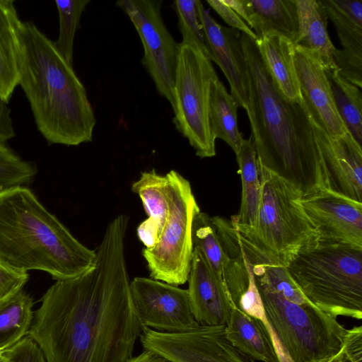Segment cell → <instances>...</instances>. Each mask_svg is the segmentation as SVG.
I'll return each mask as SVG.
<instances>
[{"label":"cell","instance_id":"6da1fadb","mask_svg":"<svg viewBox=\"0 0 362 362\" xmlns=\"http://www.w3.org/2000/svg\"><path fill=\"white\" fill-rule=\"evenodd\" d=\"M128 217L107 225L93 267L56 280L34 313L28 335L46 362H129L143 327L133 308L124 256Z\"/></svg>","mask_w":362,"mask_h":362},{"label":"cell","instance_id":"7a4b0ae2","mask_svg":"<svg viewBox=\"0 0 362 362\" xmlns=\"http://www.w3.org/2000/svg\"><path fill=\"white\" fill-rule=\"evenodd\" d=\"M248 79L246 112L259 165L303 197L327 189L310 116L303 98L287 100L274 83L255 40L241 33Z\"/></svg>","mask_w":362,"mask_h":362},{"label":"cell","instance_id":"3957f363","mask_svg":"<svg viewBox=\"0 0 362 362\" xmlns=\"http://www.w3.org/2000/svg\"><path fill=\"white\" fill-rule=\"evenodd\" d=\"M18 43V86L42 136L49 144L91 141L96 119L73 65L32 22L21 21Z\"/></svg>","mask_w":362,"mask_h":362},{"label":"cell","instance_id":"277c9868","mask_svg":"<svg viewBox=\"0 0 362 362\" xmlns=\"http://www.w3.org/2000/svg\"><path fill=\"white\" fill-rule=\"evenodd\" d=\"M95 255L27 187L0 192V260L6 265L25 272H46L61 280L86 272Z\"/></svg>","mask_w":362,"mask_h":362},{"label":"cell","instance_id":"5b68a950","mask_svg":"<svg viewBox=\"0 0 362 362\" xmlns=\"http://www.w3.org/2000/svg\"><path fill=\"white\" fill-rule=\"evenodd\" d=\"M258 166L261 199L255 225L244 226L230 221L252 265L287 267L300 253L319 244V235L302 206L301 193Z\"/></svg>","mask_w":362,"mask_h":362},{"label":"cell","instance_id":"8992f818","mask_svg":"<svg viewBox=\"0 0 362 362\" xmlns=\"http://www.w3.org/2000/svg\"><path fill=\"white\" fill-rule=\"evenodd\" d=\"M287 269L305 298L334 316L362 318V248L319 243Z\"/></svg>","mask_w":362,"mask_h":362},{"label":"cell","instance_id":"52a82bcc","mask_svg":"<svg viewBox=\"0 0 362 362\" xmlns=\"http://www.w3.org/2000/svg\"><path fill=\"white\" fill-rule=\"evenodd\" d=\"M264 313L292 362H319L337 353L347 329L313 304L284 298L256 281Z\"/></svg>","mask_w":362,"mask_h":362},{"label":"cell","instance_id":"ba28073f","mask_svg":"<svg viewBox=\"0 0 362 362\" xmlns=\"http://www.w3.org/2000/svg\"><path fill=\"white\" fill-rule=\"evenodd\" d=\"M211 62L197 47L180 42L174 83L173 122L199 158L216 155L209 124L211 86L218 79Z\"/></svg>","mask_w":362,"mask_h":362},{"label":"cell","instance_id":"9c48e42d","mask_svg":"<svg viewBox=\"0 0 362 362\" xmlns=\"http://www.w3.org/2000/svg\"><path fill=\"white\" fill-rule=\"evenodd\" d=\"M165 175L168 215L156 244L144 248L142 255L151 279L178 286L188 280L193 252L192 221L200 209L186 178L174 170Z\"/></svg>","mask_w":362,"mask_h":362},{"label":"cell","instance_id":"30bf717a","mask_svg":"<svg viewBox=\"0 0 362 362\" xmlns=\"http://www.w3.org/2000/svg\"><path fill=\"white\" fill-rule=\"evenodd\" d=\"M160 0H121L116 2L134 25L144 47L141 63L158 93L174 106V83L180 43L161 16Z\"/></svg>","mask_w":362,"mask_h":362},{"label":"cell","instance_id":"8fae6325","mask_svg":"<svg viewBox=\"0 0 362 362\" xmlns=\"http://www.w3.org/2000/svg\"><path fill=\"white\" fill-rule=\"evenodd\" d=\"M139 339L144 350L168 362H247L227 339L225 326L198 325L182 332L143 327Z\"/></svg>","mask_w":362,"mask_h":362},{"label":"cell","instance_id":"7c38bea8","mask_svg":"<svg viewBox=\"0 0 362 362\" xmlns=\"http://www.w3.org/2000/svg\"><path fill=\"white\" fill-rule=\"evenodd\" d=\"M130 297L143 327L182 332L199 325L193 317L187 289L151 278L135 277L130 281Z\"/></svg>","mask_w":362,"mask_h":362},{"label":"cell","instance_id":"4fadbf2b","mask_svg":"<svg viewBox=\"0 0 362 362\" xmlns=\"http://www.w3.org/2000/svg\"><path fill=\"white\" fill-rule=\"evenodd\" d=\"M310 121L327 189L362 203V146L348 132L330 136L311 117Z\"/></svg>","mask_w":362,"mask_h":362},{"label":"cell","instance_id":"5bb4252c","mask_svg":"<svg viewBox=\"0 0 362 362\" xmlns=\"http://www.w3.org/2000/svg\"><path fill=\"white\" fill-rule=\"evenodd\" d=\"M302 206L319 235V243L362 248V203L327 189L302 197Z\"/></svg>","mask_w":362,"mask_h":362},{"label":"cell","instance_id":"9a60e30c","mask_svg":"<svg viewBox=\"0 0 362 362\" xmlns=\"http://www.w3.org/2000/svg\"><path fill=\"white\" fill-rule=\"evenodd\" d=\"M197 6L211 62L216 63L225 75L237 105L246 110L248 79L240 32L218 24L201 1L197 0Z\"/></svg>","mask_w":362,"mask_h":362},{"label":"cell","instance_id":"2e32d148","mask_svg":"<svg viewBox=\"0 0 362 362\" xmlns=\"http://www.w3.org/2000/svg\"><path fill=\"white\" fill-rule=\"evenodd\" d=\"M187 281V290L196 322L205 326H226L236 305L223 281L212 271L197 247H193Z\"/></svg>","mask_w":362,"mask_h":362},{"label":"cell","instance_id":"e0dca14e","mask_svg":"<svg viewBox=\"0 0 362 362\" xmlns=\"http://www.w3.org/2000/svg\"><path fill=\"white\" fill-rule=\"evenodd\" d=\"M294 63L301 95L312 119L330 136L347 132L336 110L325 68L318 58L295 45Z\"/></svg>","mask_w":362,"mask_h":362},{"label":"cell","instance_id":"ac0fdd59","mask_svg":"<svg viewBox=\"0 0 362 362\" xmlns=\"http://www.w3.org/2000/svg\"><path fill=\"white\" fill-rule=\"evenodd\" d=\"M298 35L294 45L314 54L325 69L336 68L333 56L337 49L329 38L328 17L321 0H295Z\"/></svg>","mask_w":362,"mask_h":362},{"label":"cell","instance_id":"d6986e66","mask_svg":"<svg viewBox=\"0 0 362 362\" xmlns=\"http://www.w3.org/2000/svg\"><path fill=\"white\" fill-rule=\"evenodd\" d=\"M258 50L276 86L288 100L302 98L294 63L295 45L278 35L255 40Z\"/></svg>","mask_w":362,"mask_h":362},{"label":"cell","instance_id":"ffe728a7","mask_svg":"<svg viewBox=\"0 0 362 362\" xmlns=\"http://www.w3.org/2000/svg\"><path fill=\"white\" fill-rule=\"evenodd\" d=\"M245 3L247 25L254 29L257 40L278 35L295 43L298 35L295 0H245Z\"/></svg>","mask_w":362,"mask_h":362},{"label":"cell","instance_id":"44dd1931","mask_svg":"<svg viewBox=\"0 0 362 362\" xmlns=\"http://www.w3.org/2000/svg\"><path fill=\"white\" fill-rule=\"evenodd\" d=\"M15 1L0 0V98L8 103L18 86V29Z\"/></svg>","mask_w":362,"mask_h":362},{"label":"cell","instance_id":"7402d4cb","mask_svg":"<svg viewBox=\"0 0 362 362\" xmlns=\"http://www.w3.org/2000/svg\"><path fill=\"white\" fill-rule=\"evenodd\" d=\"M231 344L243 355L262 362H280L267 331L255 317L237 306L225 326Z\"/></svg>","mask_w":362,"mask_h":362},{"label":"cell","instance_id":"603a6c76","mask_svg":"<svg viewBox=\"0 0 362 362\" xmlns=\"http://www.w3.org/2000/svg\"><path fill=\"white\" fill-rule=\"evenodd\" d=\"M236 157L239 166L238 173L242 183V196L239 213L231 216L230 221L238 225L253 226L257 219L261 182L252 136L248 139H243Z\"/></svg>","mask_w":362,"mask_h":362},{"label":"cell","instance_id":"cb8c5ba5","mask_svg":"<svg viewBox=\"0 0 362 362\" xmlns=\"http://www.w3.org/2000/svg\"><path fill=\"white\" fill-rule=\"evenodd\" d=\"M33 300L23 288L0 298V350H6L28 335Z\"/></svg>","mask_w":362,"mask_h":362},{"label":"cell","instance_id":"d4e9b609","mask_svg":"<svg viewBox=\"0 0 362 362\" xmlns=\"http://www.w3.org/2000/svg\"><path fill=\"white\" fill-rule=\"evenodd\" d=\"M238 106L218 78L211 86L209 98V124L214 138L224 141L236 154L243 137L238 124Z\"/></svg>","mask_w":362,"mask_h":362},{"label":"cell","instance_id":"484cf974","mask_svg":"<svg viewBox=\"0 0 362 362\" xmlns=\"http://www.w3.org/2000/svg\"><path fill=\"white\" fill-rule=\"evenodd\" d=\"M334 24L343 52L362 57V2L358 0H321Z\"/></svg>","mask_w":362,"mask_h":362},{"label":"cell","instance_id":"4316f807","mask_svg":"<svg viewBox=\"0 0 362 362\" xmlns=\"http://www.w3.org/2000/svg\"><path fill=\"white\" fill-rule=\"evenodd\" d=\"M334 105L347 132L362 146V93L341 77L337 68L325 69Z\"/></svg>","mask_w":362,"mask_h":362},{"label":"cell","instance_id":"83f0119b","mask_svg":"<svg viewBox=\"0 0 362 362\" xmlns=\"http://www.w3.org/2000/svg\"><path fill=\"white\" fill-rule=\"evenodd\" d=\"M132 190L141 198L148 219L158 227L160 234L168 215L166 175L157 173L154 169L142 172L139 180L132 183Z\"/></svg>","mask_w":362,"mask_h":362},{"label":"cell","instance_id":"f1b7e54d","mask_svg":"<svg viewBox=\"0 0 362 362\" xmlns=\"http://www.w3.org/2000/svg\"><path fill=\"white\" fill-rule=\"evenodd\" d=\"M192 241L193 247L201 250L212 271L223 281V272L229 257L221 245L211 217L201 210L195 214L192 221Z\"/></svg>","mask_w":362,"mask_h":362},{"label":"cell","instance_id":"f546056e","mask_svg":"<svg viewBox=\"0 0 362 362\" xmlns=\"http://www.w3.org/2000/svg\"><path fill=\"white\" fill-rule=\"evenodd\" d=\"M89 0L55 1L59 21V37L54 45L58 52L73 65L74 41L81 15Z\"/></svg>","mask_w":362,"mask_h":362},{"label":"cell","instance_id":"4dcf8cb0","mask_svg":"<svg viewBox=\"0 0 362 362\" xmlns=\"http://www.w3.org/2000/svg\"><path fill=\"white\" fill-rule=\"evenodd\" d=\"M255 280L292 303L312 304L291 276L287 267L270 264L253 265Z\"/></svg>","mask_w":362,"mask_h":362},{"label":"cell","instance_id":"1f68e13d","mask_svg":"<svg viewBox=\"0 0 362 362\" xmlns=\"http://www.w3.org/2000/svg\"><path fill=\"white\" fill-rule=\"evenodd\" d=\"M36 173L33 163L21 158L7 142L0 141V192L30 183Z\"/></svg>","mask_w":362,"mask_h":362},{"label":"cell","instance_id":"d6a6232c","mask_svg":"<svg viewBox=\"0 0 362 362\" xmlns=\"http://www.w3.org/2000/svg\"><path fill=\"white\" fill-rule=\"evenodd\" d=\"M174 7L178 19V28L181 33V42L199 49L210 61V53L203 28L199 20L197 0H176Z\"/></svg>","mask_w":362,"mask_h":362},{"label":"cell","instance_id":"836d02e7","mask_svg":"<svg viewBox=\"0 0 362 362\" xmlns=\"http://www.w3.org/2000/svg\"><path fill=\"white\" fill-rule=\"evenodd\" d=\"M5 362H46L45 356L28 335L6 350Z\"/></svg>","mask_w":362,"mask_h":362},{"label":"cell","instance_id":"e575fe53","mask_svg":"<svg viewBox=\"0 0 362 362\" xmlns=\"http://www.w3.org/2000/svg\"><path fill=\"white\" fill-rule=\"evenodd\" d=\"M28 277V272L16 270L0 260V298L23 288Z\"/></svg>","mask_w":362,"mask_h":362},{"label":"cell","instance_id":"d590c367","mask_svg":"<svg viewBox=\"0 0 362 362\" xmlns=\"http://www.w3.org/2000/svg\"><path fill=\"white\" fill-rule=\"evenodd\" d=\"M206 2L231 28L235 29L255 40H257L254 31L222 0H207Z\"/></svg>","mask_w":362,"mask_h":362},{"label":"cell","instance_id":"8d00e7d4","mask_svg":"<svg viewBox=\"0 0 362 362\" xmlns=\"http://www.w3.org/2000/svg\"><path fill=\"white\" fill-rule=\"evenodd\" d=\"M137 235L146 249L152 248L157 243L160 231L149 219H146L137 228Z\"/></svg>","mask_w":362,"mask_h":362},{"label":"cell","instance_id":"74e56055","mask_svg":"<svg viewBox=\"0 0 362 362\" xmlns=\"http://www.w3.org/2000/svg\"><path fill=\"white\" fill-rule=\"evenodd\" d=\"M11 112L8 103L0 98V141L7 142L15 136Z\"/></svg>","mask_w":362,"mask_h":362},{"label":"cell","instance_id":"f35d334b","mask_svg":"<svg viewBox=\"0 0 362 362\" xmlns=\"http://www.w3.org/2000/svg\"><path fill=\"white\" fill-rule=\"evenodd\" d=\"M319 362H362L351 356L342 346L335 354Z\"/></svg>","mask_w":362,"mask_h":362},{"label":"cell","instance_id":"ab89813d","mask_svg":"<svg viewBox=\"0 0 362 362\" xmlns=\"http://www.w3.org/2000/svg\"><path fill=\"white\" fill-rule=\"evenodd\" d=\"M129 362H168L152 351L144 350L140 354L134 356Z\"/></svg>","mask_w":362,"mask_h":362},{"label":"cell","instance_id":"60d3db41","mask_svg":"<svg viewBox=\"0 0 362 362\" xmlns=\"http://www.w3.org/2000/svg\"><path fill=\"white\" fill-rule=\"evenodd\" d=\"M6 361V350H0V362Z\"/></svg>","mask_w":362,"mask_h":362}]
</instances>
